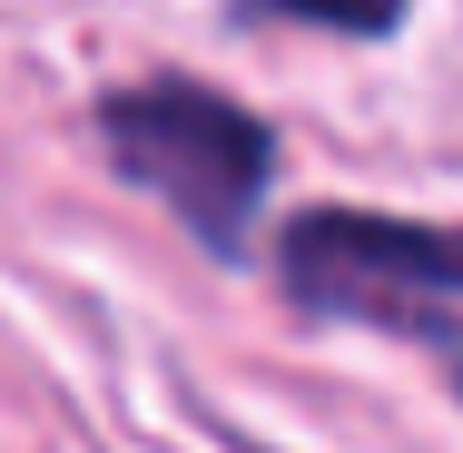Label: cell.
<instances>
[{
	"instance_id": "6da1fadb",
	"label": "cell",
	"mask_w": 463,
	"mask_h": 453,
	"mask_svg": "<svg viewBox=\"0 0 463 453\" xmlns=\"http://www.w3.org/2000/svg\"><path fill=\"white\" fill-rule=\"evenodd\" d=\"M99 148L118 158V178L148 187L207 257H237L267 187H277V128L247 99L207 90V80H128L99 99Z\"/></svg>"
},
{
	"instance_id": "7a4b0ae2",
	"label": "cell",
	"mask_w": 463,
	"mask_h": 453,
	"mask_svg": "<svg viewBox=\"0 0 463 453\" xmlns=\"http://www.w3.org/2000/svg\"><path fill=\"white\" fill-rule=\"evenodd\" d=\"M277 286L316 326H384V335L454 345L463 227L384 217V207H306L277 237Z\"/></svg>"
},
{
	"instance_id": "3957f363",
	"label": "cell",
	"mask_w": 463,
	"mask_h": 453,
	"mask_svg": "<svg viewBox=\"0 0 463 453\" xmlns=\"http://www.w3.org/2000/svg\"><path fill=\"white\" fill-rule=\"evenodd\" d=\"M247 20H316V30H345V40H384L404 20V0H237Z\"/></svg>"
}]
</instances>
